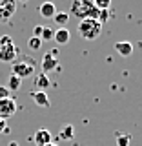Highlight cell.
<instances>
[{
	"instance_id": "6da1fadb",
	"label": "cell",
	"mask_w": 142,
	"mask_h": 146,
	"mask_svg": "<svg viewBox=\"0 0 142 146\" xmlns=\"http://www.w3.org/2000/svg\"><path fill=\"white\" fill-rule=\"evenodd\" d=\"M71 15L84 20V18H97L98 9L95 7V0H73Z\"/></svg>"
},
{
	"instance_id": "7a4b0ae2",
	"label": "cell",
	"mask_w": 142,
	"mask_h": 146,
	"mask_svg": "<svg viewBox=\"0 0 142 146\" xmlns=\"http://www.w3.org/2000/svg\"><path fill=\"white\" fill-rule=\"evenodd\" d=\"M79 35L86 40H95L98 38L100 33H102V24L97 20V18H84V20L79 22Z\"/></svg>"
},
{
	"instance_id": "3957f363",
	"label": "cell",
	"mask_w": 142,
	"mask_h": 146,
	"mask_svg": "<svg viewBox=\"0 0 142 146\" xmlns=\"http://www.w3.org/2000/svg\"><path fill=\"white\" fill-rule=\"evenodd\" d=\"M35 66H36V62H35V58H31V57H26V58H22V60H15L11 64V75H15L18 77V79H27V77H31L35 73Z\"/></svg>"
},
{
	"instance_id": "277c9868",
	"label": "cell",
	"mask_w": 142,
	"mask_h": 146,
	"mask_svg": "<svg viewBox=\"0 0 142 146\" xmlns=\"http://www.w3.org/2000/svg\"><path fill=\"white\" fill-rule=\"evenodd\" d=\"M17 11V0H0V24H6Z\"/></svg>"
},
{
	"instance_id": "5b68a950",
	"label": "cell",
	"mask_w": 142,
	"mask_h": 146,
	"mask_svg": "<svg viewBox=\"0 0 142 146\" xmlns=\"http://www.w3.org/2000/svg\"><path fill=\"white\" fill-rule=\"evenodd\" d=\"M58 68V51L57 49H51V51H48L42 57V73L48 75L49 71L57 70Z\"/></svg>"
},
{
	"instance_id": "8992f818",
	"label": "cell",
	"mask_w": 142,
	"mask_h": 146,
	"mask_svg": "<svg viewBox=\"0 0 142 146\" xmlns=\"http://www.w3.org/2000/svg\"><path fill=\"white\" fill-rule=\"evenodd\" d=\"M15 111H17V100L15 99H2L0 100V117L2 119H7L9 117H13L15 115Z\"/></svg>"
},
{
	"instance_id": "52a82bcc",
	"label": "cell",
	"mask_w": 142,
	"mask_h": 146,
	"mask_svg": "<svg viewBox=\"0 0 142 146\" xmlns=\"http://www.w3.org/2000/svg\"><path fill=\"white\" fill-rule=\"evenodd\" d=\"M18 57V48L15 44H7V46H0V60L2 62H15Z\"/></svg>"
},
{
	"instance_id": "ba28073f",
	"label": "cell",
	"mask_w": 142,
	"mask_h": 146,
	"mask_svg": "<svg viewBox=\"0 0 142 146\" xmlns=\"http://www.w3.org/2000/svg\"><path fill=\"white\" fill-rule=\"evenodd\" d=\"M33 143H35V146H48V144H51V143H53L51 131L46 130V128H40V130H36L35 135H33Z\"/></svg>"
},
{
	"instance_id": "9c48e42d",
	"label": "cell",
	"mask_w": 142,
	"mask_h": 146,
	"mask_svg": "<svg viewBox=\"0 0 142 146\" xmlns=\"http://www.w3.org/2000/svg\"><path fill=\"white\" fill-rule=\"evenodd\" d=\"M33 88L35 91H46L51 88V80H49V77L46 73H36L33 79Z\"/></svg>"
},
{
	"instance_id": "30bf717a",
	"label": "cell",
	"mask_w": 142,
	"mask_h": 146,
	"mask_svg": "<svg viewBox=\"0 0 142 146\" xmlns=\"http://www.w3.org/2000/svg\"><path fill=\"white\" fill-rule=\"evenodd\" d=\"M53 40L57 42L58 46H66V44H69V40H71V33H69V29L67 27H58V29H55V36H53Z\"/></svg>"
},
{
	"instance_id": "8fae6325",
	"label": "cell",
	"mask_w": 142,
	"mask_h": 146,
	"mask_svg": "<svg viewBox=\"0 0 142 146\" xmlns=\"http://www.w3.org/2000/svg\"><path fill=\"white\" fill-rule=\"evenodd\" d=\"M57 11H58L57 6H55L53 2H49V0H46L42 6L38 7V13H40V15H42L44 18H53L55 15H57Z\"/></svg>"
},
{
	"instance_id": "7c38bea8",
	"label": "cell",
	"mask_w": 142,
	"mask_h": 146,
	"mask_svg": "<svg viewBox=\"0 0 142 146\" xmlns=\"http://www.w3.org/2000/svg\"><path fill=\"white\" fill-rule=\"evenodd\" d=\"M31 97H33L35 104L40 108H49L51 104H49V97L46 91H31Z\"/></svg>"
},
{
	"instance_id": "4fadbf2b",
	"label": "cell",
	"mask_w": 142,
	"mask_h": 146,
	"mask_svg": "<svg viewBox=\"0 0 142 146\" xmlns=\"http://www.w3.org/2000/svg\"><path fill=\"white\" fill-rule=\"evenodd\" d=\"M115 49L118 55H122V57H129L131 53H133V44L127 42V40H120V42L115 44Z\"/></svg>"
},
{
	"instance_id": "5bb4252c",
	"label": "cell",
	"mask_w": 142,
	"mask_h": 146,
	"mask_svg": "<svg viewBox=\"0 0 142 146\" xmlns=\"http://www.w3.org/2000/svg\"><path fill=\"white\" fill-rule=\"evenodd\" d=\"M73 135H75V128L71 124H66L58 131V141H69V139H73Z\"/></svg>"
},
{
	"instance_id": "9a60e30c",
	"label": "cell",
	"mask_w": 142,
	"mask_h": 146,
	"mask_svg": "<svg viewBox=\"0 0 142 146\" xmlns=\"http://www.w3.org/2000/svg\"><path fill=\"white\" fill-rule=\"evenodd\" d=\"M55 24H58L60 27H66V24L69 22V13H64V11H57V15L53 17Z\"/></svg>"
},
{
	"instance_id": "2e32d148",
	"label": "cell",
	"mask_w": 142,
	"mask_h": 146,
	"mask_svg": "<svg viewBox=\"0 0 142 146\" xmlns=\"http://www.w3.org/2000/svg\"><path fill=\"white\" fill-rule=\"evenodd\" d=\"M20 86H22V80L18 79V77H15V75H9L7 84H6V88H7L9 91H17V90H20Z\"/></svg>"
},
{
	"instance_id": "e0dca14e",
	"label": "cell",
	"mask_w": 142,
	"mask_h": 146,
	"mask_svg": "<svg viewBox=\"0 0 142 146\" xmlns=\"http://www.w3.org/2000/svg\"><path fill=\"white\" fill-rule=\"evenodd\" d=\"M27 48L33 49V51H38V49L42 48V40H40L38 36H31V38L27 40Z\"/></svg>"
},
{
	"instance_id": "ac0fdd59",
	"label": "cell",
	"mask_w": 142,
	"mask_h": 146,
	"mask_svg": "<svg viewBox=\"0 0 142 146\" xmlns=\"http://www.w3.org/2000/svg\"><path fill=\"white\" fill-rule=\"evenodd\" d=\"M53 36H55V29H51V27H48V26H44V29H42V35H40V40H53Z\"/></svg>"
},
{
	"instance_id": "d6986e66",
	"label": "cell",
	"mask_w": 142,
	"mask_h": 146,
	"mask_svg": "<svg viewBox=\"0 0 142 146\" xmlns=\"http://www.w3.org/2000/svg\"><path fill=\"white\" fill-rule=\"evenodd\" d=\"M117 143H118V146H129L131 137H129V135H122V133H118V135H117Z\"/></svg>"
},
{
	"instance_id": "ffe728a7",
	"label": "cell",
	"mask_w": 142,
	"mask_h": 146,
	"mask_svg": "<svg viewBox=\"0 0 142 146\" xmlns=\"http://www.w3.org/2000/svg\"><path fill=\"white\" fill-rule=\"evenodd\" d=\"M109 9H102V11H98V15H97V20L100 22V24H104V22H108L109 20Z\"/></svg>"
},
{
	"instance_id": "44dd1931",
	"label": "cell",
	"mask_w": 142,
	"mask_h": 146,
	"mask_svg": "<svg viewBox=\"0 0 142 146\" xmlns=\"http://www.w3.org/2000/svg\"><path fill=\"white\" fill-rule=\"evenodd\" d=\"M109 6H111V0H95V7H97L98 11L109 9Z\"/></svg>"
},
{
	"instance_id": "7402d4cb",
	"label": "cell",
	"mask_w": 142,
	"mask_h": 146,
	"mask_svg": "<svg viewBox=\"0 0 142 146\" xmlns=\"http://www.w3.org/2000/svg\"><path fill=\"white\" fill-rule=\"evenodd\" d=\"M11 97V91H9L6 86H0V100L2 99H9Z\"/></svg>"
},
{
	"instance_id": "603a6c76",
	"label": "cell",
	"mask_w": 142,
	"mask_h": 146,
	"mask_svg": "<svg viewBox=\"0 0 142 146\" xmlns=\"http://www.w3.org/2000/svg\"><path fill=\"white\" fill-rule=\"evenodd\" d=\"M7 131H9V128H7V121L0 117V135H2V133H7Z\"/></svg>"
},
{
	"instance_id": "cb8c5ba5",
	"label": "cell",
	"mask_w": 142,
	"mask_h": 146,
	"mask_svg": "<svg viewBox=\"0 0 142 146\" xmlns=\"http://www.w3.org/2000/svg\"><path fill=\"white\" fill-rule=\"evenodd\" d=\"M7 44H13V38L9 35H2L0 36V46H7Z\"/></svg>"
},
{
	"instance_id": "d4e9b609",
	"label": "cell",
	"mask_w": 142,
	"mask_h": 146,
	"mask_svg": "<svg viewBox=\"0 0 142 146\" xmlns=\"http://www.w3.org/2000/svg\"><path fill=\"white\" fill-rule=\"evenodd\" d=\"M42 29H44V26H35V27H33V36H38V38H40Z\"/></svg>"
},
{
	"instance_id": "484cf974",
	"label": "cell",
	"mask_w": 142,
	"mask_h": 146,
	"mask_svg": "<svg viewBox=\"0 0 142 146\" xmlns=\"http://www.w3.org/2000/svg\"><path fill=\"white\" fill-rule=\"evenodd\" d=\"M7 146H18V143H15V141H11V143H9Z\"/></svg>"
},
{
	"instance_id": "4316f807",
	"label": "cell",
	"mask_w": 142,
	"mask_h": 146,
	"mask_svg": "<svg viewBox=\"0 0 142 146\" xmlns=\"http://www.w3.org/2000/svg\"><path fill=\"white\" fill-rule=\"evenodd\" d=\"M17 2H24V4H26V2H27V0H17Z\"/></svg>"
},
{
	"instance_id": "83f0119b",
	"label": "cell",
	"mask_w": 142,
	"mask_h": 146,
	"mask_svg": "<svg viewBox=\"0 0 142 146\" xmlns=\"http://www.w3.org/2000/svg\"><path fill=\"white\" fill-rule=\"evenodd\" d=\"M48 146H58V144H55V143H51V144H48Z\"/></svg>"
}]
</instances>
